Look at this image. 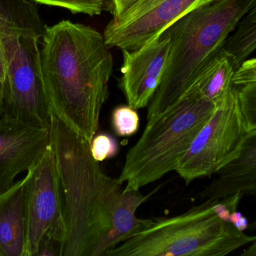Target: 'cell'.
<instances>
[{
  "label": "cell",
  "instance_id": "cell-1",
  "mask_svg": "<svg viewBox=\"0 0 256 256\" xmlns=\"http://www.w3.org/2000/svg\"><path fill=\"white\" fill-rule=\"evenodd\" d=\"M104 34L68 20L45 26L42 69L54 114L91 142L108 97L114 58Z\"/></svg>",
  "mask_w": 256,
  "mask_h": 256
},
{
  "label": "cell",
  "instance_id": "cell-2",
  "mask_svg": "<svg viewBox=\"0 0 256 256\" xmlns=\"http://www.w3.org/2000/svg\"><path fill=\"white\" fill-rule=\"evenodd\" d=\"M66 234L62 256H105L112 219L124 191L93 159L90 142L52 114Z\"/></svg>",
  "mask_w": 256,
  "mask_h": 256
},
{
  "label": "cell",
  "instance_id": "cell-3",
  "mask_svg": "<svg viewBox=\"0 0 256 256\" xmlns=\"http://www.w3.org/2000/svg\"><path fill=\"white\" fill-rule=\"evenodd\" d=\"M256 5V0H212L190 11L164 31L170 39V54L162 81L149 103L147 120L189 92Z\"/></svg>",
  "mask_w": 256,
  "mask_h": 256
},
{
  "label": "cell",
  "instance_id": "cell-4",
  "mask_svg": "<svg viewBox=\"0 0 256 256\" xmlns=\"http://www.w3.org/2000/svg\"><path fill=\"white\" fill-rule=\"evenodd\" d=\"M44 30L34 2L0 0V44L6 66L2 94L4 116L50 129L52 112L39 48Z\"/></svg>",
  "mask_w": 256,
  "mask_h": 256
},
{
  "label": "cell",
  "instance_id": "cell-5",
  "mask_svg": "<svg viewBox=\"0 0 256 256\" xmlns=\"http://www.w3.org/2000/svg\"><path fill=\"white\" fill-rule=\"evenodd\" d=\"M215 103L194 93L148 120L130 149L118 180L126 190L141 188L176 171L178 164L214 111Z\"/></svg>",
  "mask_w": 256,
  "mask_h": 256
},
{
  "label": "cell",
  "instance_id": "cell-6",
  "mask_svg": "<svg viewBox=\"0 0 256 256\" xmlns=\"http://www.w3.org/2000/svg\"><path fill=\"white\" fill-rule=\"evenodd\" d=\"M256 238L222 219L214 201H206L178 216L152 219L106 256H224Z\"/></svg>",
  "mask_w": 256,
  "mask_h": 256
},
{
  "label": "cell",
  "instance_id": "cell-7",
  "mask_svg": "<svg viewBox=\"0 0 256 256\" xmlns=\"http://www.w3.org/2000/svg\"><path fill=\"white\" fill-rule=\"evenodd\" d=\"M248 132L234 86L215 103L213 114L178 164L176 172L188 185L218 174L237 155Z\"/></svg>",
  "mask_w": 256,
  "mask_h": 256
},
{
  "label": "cell",
  "instance_id": "cell-8",
  "mask_svg": "<svg viewBox=\"0 0 256 256\" xmlns=\"http://www.w3.org/2000/svg\"><path fill=\"white\" fill-rule=\"evenodd\" d=\"M28 171L30 177L26 193L25 256H36L44 239H52L62 246L66 238L62 195L56 158L50 144Z\"/></svg>",
  "mask_w": 256,
  "mask_h": 256
},
{
  "label": "cell",
  "instance_id": "cell-9",
  "mask_svg": "<svg viewBox=\"0 0 256 256\" xmlns=\"http://www.w3.org/2000/svg\"><path fill=\"white\" fill-rule=\"evenodd\" d=\"M212 0H138L104 32L110 48L135 51L159 37L173 23Z\"/></svg>",
  "mask_w": 256,
  "mask_h": 256
},
{
  "label": "cell",
  "instance_id": "cell-10",
  "mask_svg": "<svg viewBox=\"0 0 256 256\" xmlns=\"http://www.w3.org/2000/svg\"><path fill=\"white\" fill-rule=\"evenodd\" d=\"M121 87L128 105L135 110L148 106L158 90L170 51L166 32L135 51L122 50Z\"/></svg>",
  "mask_w": 256,
  "mask_h": 256
},
{
  "label": "cell",
  "instance_id": "cell-11",
  "mask_svg": "<svg viewBox=\"0 0 256 256\" xmlns=\"http://www.w3.org/2000/svg\"><path fill=\"white\" fill-rule=\"evenodd\" d=\"M50 144V129L18 120L0 119V193L31 169Z\"/></svg>",
  "mask_w": 256,
  "mask_h": 256
},
{
  "label": "cell",
  "instance_id": "cell-12",
  "mask_svg": "<svg viewBox=\"0 0 256 256\" xmlns=\"http://www.w3.org/2000/svg\"><path fill=\"white\" fill-rule=\"evenodd\" d=\"M216 174L200 193L202 199L216 201L236 193L256 198V129L248 132L237 155Z\"/></svg>",
  "mask_w": 256,
  "mask_h": 256
},
{
  "label": "cell",
  "instance_id": "cell-13",
  "mask_svg": "<svg viewBox=\"0 0 256 256\" xmlns=\"http://www.w3.org/2000/svg\"><path fill=\"white\" fill-rule=\"evenodd\" d=\"M30 177L28 171L0 193V256H25L26 193Z\"/></svg>",
  "mask_w": 256,
  "mask_h": 256
},
{
  "label": "cell",
  "instance_id": "cell-14",
  "mask_svg": "<svg viewBox=\"0 0 256 256\" xmlns=\"http://www.w3.org/2000/svg\"><path fill=\"white\" fill-rule=\"evenodd\" d=\"M236 70L234 63L222 50L202 71L188 93L216 103L234 87Z\"/></svg>",
  "mask_w": 256,
  "mask_h": 256
},
{
  "label": "cell",
  "instance_id": "cell-15",
  "mask_svg": "<svg viewBox=\"0 0 256 256\" xmlns=\"http://www.w3.org/2000/svg\"><path fill=\"white\" fill-rule=\"evenodd\" d=\"M256 51V5L239 23L224 48L236 69Z\"/></svg>",
  "mask_w": 256,
  "mask_h": 256
},
{
  "label": "cell",
  "instance_id": "cell-16",
  "mask_svg": "<svg viewBox=\"0 0 256 256\" xmlns=\"http://www.w3.org/2000/svg\"><path fill=\"white\" fill-rule=\"evenodd\" d=\"M237 90L239 108L249 131L256 129V81L242 84Z\"/></svg>",
  "mask_w": 256,
  "mask_h": 256
},
{
  "label": "cell",
  "instance_id": "cell-17",
  "mask_svg": "<svg viewBox=\"0 0 256 256\" xmlns=\"http://www.w3.org/2000/svg\"><path fill=\"white\" fill-rule=\"evenodd\" d=\"M112 125L116 135L130 137L138 131L140 117L136 110L129 105H120L112 111Z\"/></svg>",
  "mask_w": 256,
  "mask_h": 256
},
{
  "label": "cell",
  "instance_id": "cell-18",
  "mask_svg": "<svg viewBox=\"0 0 256 256\" xmlns=\"http://www.w3.org/2000/svg\"><path fill=\"white\" fill-rule=\"evenodd\" d=\"M34 3L62 8L73 14L94 16L102 14L104 5L98 0H32Z\"/></svg>",
  "mask_w": 256,
  "mask_h": 256
},
{
  "label": "cell",
  "instance_id": "cell-19",
  "mask_svg": "<svg viewBox=\"0 0 256 256\" xmlns=\"http://www.w3.org/2000/svg\"><path fill=\"white\" fill-rule=\"evenodd\" d=\"M118 151V142L114 137L109 134H96L90 142V152L93 159L98 162H104L114 157Z\"/></svg>",
  "mask_w": 256,
  "mask_h": 256
},
{
  "label": "cell",
  "instance_id": "cell-20",
  "mask_svg": "<svg viewBox=\"0 0 256 256\" xmlns=\"http://www.w3.org/2000/svg\"><path fill=\"white\" fill-rule=\"evenodd\" d=\"M256 81V57L248 59L240 64L234 74V85H242L245 83Z\"/></svg>",
  "mask_w": 256,
  "mask_h": 256
},
{
  "label": "cell",
  "instance_id": "cell-21",
  "mask_svg": "<svg viewBox=\"0 0 256 256\" xmlns=\"http://www.w3.org/2000/svg\"><path fill=\"white\" fill-rule=\"evenodd\" d=\"M138 0H111V12L114 18H120Z\"/></svg>",
  "mask_w": 256,
  "mask_h": 256
},
{
  "label": "cell",
  "instance_id": "cell-22",
  "mask_svg": "<svg viewBox=\"0 0 256 256\" xmlns=\"http://www.w3.org/2000/svg\"><path fill=\"white\" fill-rule=\"evenodd\" d=\"M230 222L238 229L244 231L248 228V221L246 217L242 216V213L234 211L230 217Z\"/></svg>",
  "mask_w": 256,
  "mask_h": 256
},
{
  "label": "cell",
  "instance_id": "cell-23",
  "mask_svg": "<svg viewBox=\"0 0 256 256\" xmlns=\"http://www.w3.org/2000/svg\"><path fill=\"white\" fill-rule=\"evenodd\" d=\"M6 66H4V60L3 57L2 51L1 44H0V80L2 83L4 79V75H6Z\"/></svg>",
  "mask_w": 256,
  "mask_h": 256
},
{
  "label": "cell",
  "instance_id": "cell-24",
  "mask_svg": "<svg viewBox=\"0 0 256 256\" xmlns=\"http://www.w3.org/2000/svg\"><path fill=\"white\" fill-rule=\"evenodd\" d=\"M242 256H256V238L251 243L250 246L244 251Z\"/></svg>",
  "mask_w": 256,
  "mask_h": 256
},
{
  "label": "cell",
  "instance_id": "cell-25",
  "mask_svg": "<svg viewBox=\"0 0 256 256\" xmlns=\"http://www.w3.org/2000/svg\"><path fill=\"white\" fill-rule=\"evenodd\" d=\"M4 108H3L2 101L0 99V119L4 117Z\"/></svg>",
  "mask_w": 256,
  "mask_h": 256
},
{
  "label": "cell",
  "instance_id": "cell-26",
  "mask_svg": "<svg viewBox=\"0 0 256 256\" xmlns=\"http://www.w3.org/2000/svg\"><path fill=\"white\" fill-rule=\"evenodd\" d=\"M2 83L0 80V99H2Z\"/></svg>",
  "mask_w": 256,
  "mask_h": 256
},
{
  "label": "cell",
  "instance_id": "cell-27",
  "mask_svg": "<svg viewBox=\"0 0 256 256\" xmlns=\"http://www.w3.org/2000/svg\"><path fill=\"white\" fill-rule=\"evenodd\" d=\"M98 1L100 2V3H102V4H104L105 6V3H106V2L108 1V0H98Z\"/></svg>",
  "mask_w": 256,
  "mask_h": 256
}]
</instances>
